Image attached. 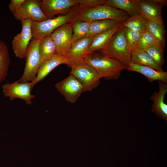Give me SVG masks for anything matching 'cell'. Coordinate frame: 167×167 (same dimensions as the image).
I'll return each instance as SVG.
<instances>
[{
    "instance_id": "cell-24",
    "label": "cell",
    "mask_w": 167,
    "mask_h": 167,
    "mask_svg": "<svg viewBox=\"0 0 167 167\" xmlns=\"http://www.w3.org/2000/svg\"><path fill=\"white\" fill-rule=\"evenodd\" d=\"M10 64L9 51L5 43L0 40V84L5 80Z\"/></svg>"
},
{
    "instance_id": "cell-30",
    "label": "cell",
    "mask_w": 167,
    "mask_h": 167,
    "mask_svg": "<svg viewBox=\"0 0 167 167\" xmlns=\"http://www.w3.org/2000/svg\"><path fill=\"white\" fill-rule=\"evenodd\" d=\"M106 0H79V7L92 8L105 4Z\"/></svg>"
},
{
    "instance_id": "cell-29",
    "label": "cell",
    "mask_w": 167,
    "mask_h": 167,
    "mask_svg": "<svg viewBox=\"0 0 167 167\" xmlns=\"http://www.w3.org/2000/svg\"><path fill=\"white\" fill-rule=\"evenodd\" d=\"M143 34L125 27V38L128 46L131 51L137 46Z\"/></svg>"
},
{
    "instance_id": "cell-9",
    "label": "cell",
    "mask_w": 167,
    "mask_h": 167,
    "mask_svg": "<svg viewBox=\"0 0 167 167\" xmlns=\"http://www.w3.org/2000/svg\"><path fill=\"white\" fill-rule=\"evenodd\" d=\"M20 22L22 25L21 31L14 37L12 45L15 57L22 59L25 58L27 48L32 38V20L28 19Z\"/></svg>"
},
{
    "instance_id": "cell-10",
    "label": "cell",
    "mask_w": 167,
    "mask_h": 167,
    "mask_svg": "<svg viewBox=\"0 0 167 167\" xmlns=\"http://www.w3.org/2000/svg\"><path fill=\"white\" fill-rule=\"evenodd\" d=\"M55 87L66 100L71 103L75 102L81 94L84 92L82 85L71 74L63 80L56 83Z\"/></svg>"
},
{
    "instance_id": "cell-23",
    "label": "cell",
    "mask_w": 167,
    "mask_h": 167,
    "mask_svg": "<svg viewBox=\"0 0 167 167\" xmlns=\"http://www.w3.org/2000/svg\"><path fill=\"white\" fill-rule=\"evenodd\" d=\"M123 25L143 34L147 30V19L141 13L130 16L122 22Z\"/></svg>"
},
{
    "instance_id": "cell-8",
    "label": "cell",
    "mask_w": 167,
    "mask_h": 167,
    "mask_svg": "<svg viewBox=\"0 0 167 167\" xmlns=\"http://www.w3.org/2000/svg\"><path fill=\"white\" fill-rule=\"evenodd\" d=\"M72 22L65 23L50 35L56 45L57 54L66 57L72 44Z\"/></svg>"
},
{
    "instance_id": "cell-19",
    "label": "cell",
    "mask_w": 167,
    "mask_h": 167,
    "mask_svg": "<svg viewBox=\"0 0 167 167\" xmlns=\"http://www.w3.org/2000/svg\"><path fill=\"white\" fill-rule=\"evenodd\" d=\"M105 5L121 9L130 16L141 13L139 0H106Z\"/></svg>"
},
{
    "instance_id": "cell-15",
    "label": "cell",
    "mask_w": 167,
    "mask_h": 167,
    "mask_svg": "<svg viewBox=\"0 0 167 167\" xmlns=\"http://www.w3.org/2000/svg\"><path fill=\"white\" fill-rule=\"evenodd\" d=\"M157 81L159 91L154 92L150 97L152 102V111L167 121V105L164 101L167 92V84L161 81Z\"/></svg>"
},
{
    "instance_id": "cell-1",
    "label": "cell",
    "mask_w": 167,
    "mask_h": 167,
    "mask_svg": "<svg viewBox=\"0 0 167 167\" xmlns=\"http://www.w3.org/2000/svg\"><path fill=\"white\" fill-rule=\"evenodd\" d=\"M83 62L92 67L101 78L107 80L118 79L122 71L127 67L117 59L94 52L87 54Z\"/></svg>"
},
{
    "instance_id": "cell-18",
    "label": "cell",
    "mask_w": 167,
    "mask_h": 167,
    "mask_svg": "<svg viewBox=\"0 0 167 167\" xmlns=\"http://www.w3.org/2000/svg\"><path fill=\"white\" fill-rule=\"evenodd\" d=\"M122 22H120L117 26L109 30L95 36L88 49L87 54L102 49L114 34L123 26Z\"/></svg>"
},
{
    "instance_id": "cell-31",
    "label": "cell",
    "mask_w": 167,
    "mask_h": 167,
    "mask_svg": "<svg viewBox=\"0 0 167 167\" xmlns=\"http://www.w3.org/2000/svg\"><path fill=\"white\" fill-rule=\"evenodd\" d=\"M25 0H11L9 8L13 14L16 13Z\"/></svg>"
},
{
    "instance_id": "cell-6",
    "label": "cell",
    "mask_w": 167,
    "mask_h": 167,
    "mask_svg": "<svg viewBox=\"0 0 167 167\" xmlns=\"http://www.w3.org/2000/svg\"><path fill=\"white\" fill-rule=\"evenodd\" d=\"M70 67V74L75 77L82 85L84 91H91L96 88L100 83L101 78L94 69L82 62L72 63Z\"/></svg>"
},
{
    "instance_id": "cell-26",
    "label": "cell",
    "mask_w": 167,
    "mask_h": 167,
    "mask_svg": "<svg viewBox=\"0 0 167 167\" xmlns=\"http://www.w3.org/2000/svg\"><path fill=\"white\" fill-rule=\"evenodd\" d=\"M91 22L75 20L72 22V43L86 36L89 29Z\"/></svg>"
},
{
    "instance_id": "cell-28",
    "label": "cell",
    "mask_w": 167,
    "mask_h": 167,
    "mask_svg": "<svg viewBox=\"0 0 167 167\" xmlns=\"http://www.w3.org/2000/svg\"><path fill=\"white\" fill-rule=\"evenodd\" d=\"M159 44H161L158 42L147 30L142 35L138 45L135 49L145 51L150 47Z\"/></svg>"
},
{
    "instance_id": "cell-14",
    "label": "cell",
    "mask_w": 167,
    "mask_h": 167,
    "mask_svg": "<svg viewBox=\"0 0 167 167\" xmlns=\"http://www.w3.org/2000/svg\"><path fill=\"white\" fill-rule=\"evenodd\" d=\"M61 64H65L69 66L71 62L67 57L57 54L42 61L35 79L32 82V89L36 84L42 81L55 68Z\"/></svg>"
},
{
    "instance_id": "cell-12",
    "label": "cell",
    "mask_w": 167,
    "mask_h": 167,
    "mask_svg": "<svg viewBox=\"0 0 167 167\" xmlns=\"http://www.w3.org/2000/svg\"><path fill=\"white\" fill-rule=\"evenodd\" d=\"M79 0H42L40 7L49 19L55 15L69 12L71 8L79 4Z\"/></svg>"
},
{
    "instance_id": "cell-21",
    "label": "cell",
    "mask_w": 167,
    "mask_h": 167,
    "mask_svg": "<svg viewBox=\"0 0 167 167\" xmlns=\"http://www.w3.org/2000/svg\"><path fill=\"white\" fill-rule=\"evenodd\" d=\"M120 22L109 19L91 21L88 32L86 36L94 37L97 35L112 28Z\"/></svg>"
},
{
    "instance_id": "cell-2",
    "label": "cell",
    "mask_w": 167,
    "mask_h": 167,
    "mask_svg": "<svg viewBox=\"0 0 167 167\" xmlns=\"http://www.w3.org/2000/svg\"><path fill=\"white\" fill-rule=\"evenodd\" d=\"M130 15L126 12L105 5L83 8L79 7L75 20L91 22L101 20H112L123 22Z\"/></svg>"
},
{
    "instance_id": "cell-5",
    "label": "cell",
    "mask_w": 167,
    "mask_h": 167,
    "mask_svg": "<svg viewBox=\"0 0 167 167\" xmlns=\"http://www.w3.org/2000/svg\"><path fill=\"white\" fill-rule=\"evenodd\" d=\"M40 39L32 38L27 48L25 58L26 63L23 74L18 80L20 83L32 82L35 79L42 62L39 50Z\"/></svg>"
},
{
    "instance_id": "cell-27",
    "label": "cell",
    "mask_w": 167,
    "mask_h": 167,
    "mask_svg": "<svg viewBox=\"0 0 167 167\" xmlns=\"http://www.w3.org/2000/svg\"><path fill=\"white\" fill-rule=\"evenodd\" d=\"M165 47V45L159 44L150 47L145 51L152 58L157 66L161 69L165 61L164 56Z\"/></svg>"
},
{
    "instance_id": "cell-13",
    "label": "cell",
    "mask_w": 167,
    "mask_h": 167,
    "mask_svg": "<svg viewBox=\"0 0 167 167\" xmlns=\"http://www.w3.org/2000/svg\"><path fill=\"white\" fill-rule=\"evenodd\" d=\"M141 14L146 18L164 24L161 11L166 0H139Z\"/></svg>"
},
{
    "instance_id": "cell-16",
    "label": "cell",
    "mask_w": 167,
    "mask_h": 167,
    "mask_svg": "<svg viewBox=\"0 0 167 167\" xmlns=\"http://www.w3.org/2000/svg\"><path fill=\"white\" fill-rule=\"evenodd\" d=\"M94 37L85 36L72 43L66 56L70 61V66L72 63L83 62Z\"/></svg>"
},
{
    "instance_id": "cell-3",
    "label": "cell",
    "mask_w": 167,
    "mask_h": 167,
    "mask_svg": "<svg viewBox=\"0 0 167 167\" xmlns=\"http://www.w3.org/2000/svg\"><path fill=\"white\" fill-rule=\"evenodd\" d=\"M125 29L123 26L101 50L104 55L119 61L127 67L131 62V51L125 38Z\"/></svg>"
},
{
    "instance_id": "cell-22",
    "label": "cell",
    "mask_w": 167,
    "mask_h": 167,
    "mask_svg": "<svg viewBox=\"0 0 167 167\" xmlns=\"http://www.w3.org/2000/svg\"><path fill=\"white\" fill-rule=\"evenodd\" d=\"M39 50L42 62L57 54L56 45L50 35L40 39Z\"/></svg>"
},
{
    "instance_id": "cell-17",
    "label": "cell",
    "mask_w": 167,
    "mask_h": 167,
    "mask_svg": "<svg viewBox=\"0 0 167 167\" xmlns=\"http://www.w3.org/2000/svg\"><path fill=\"white\" fill-rule=\"evenodd\" d=\"M126 69L129 71L140 73L148 79L152 83L155 81H161L164 83L167 82V71L156 70L149 66L139 65L131 62Z\"/></svg>"
},
{
    "instance_id": "cell-11",
    "label": "cell",
    "mask_w": 167,
    "mask_h": 167,
    "mask_svg": "<svg viewBox=\"0 0 167 167\" xmlns=\"http://www.w3.org/2000/svg\"><path fill=\"white\" fill-rule=\"evenodd\" d=\"M41 1L40 0H25L18 11L13 14L14 17L20 21L29 19L37 22L49 19L41 9Z\"/></svg>"
},
{
    "instance_id": "cell-4",
    "label": "cell",
    "mask_w": 167,
    "mask_h": 167,
    "mask_svg": "<svg viewBox=\"0 0 167 167\" xmlns=\"http://www.w3.org/2000/svg\"><path fill=\"white\" fill-rule=\"evenodd\" d=\"M79 8L76 6L71 9L68 13L59 15L55 18L48 19L41 22L32 20V38L39 40L50 35L57 28L65 23L73 22Z\"/></svg>"
},
{
    "instance_id": "cell-7",
    "label": "cell",
    "mask_w": 167,
    "mask_h": 167,
    "mask_svg": "<svg viewBox=\"0 0 167 167\" xmlns=\"http://www.w3.org/2000/svg\"><path fill=\"white\" fill-rule=\"evenodd\" d=\"M2 92L5 97L11 100L19 98L24 100L28 105L32 104V100L35 97L31 94L32 90L31 82L20 83L18 80L12 83H7L2 87Z\"/></svg>"
},
{
    "instance_id": "cell-25",
    "label": "cell",
    "mask_w": 167,
    "mask_h": 167,
    "mask_svg": "<svg viewBox=\"0 0 167 167\" xmlns=\"http://www.w3.org/2000/svg\"><path fill=\"white\" fill-rule=\"evenodd\" d=\"M147 30L158 42L165 45V30L164 24L147 19Z\"/></svg>"
},
{
    "instance_id": "cell-20",
    "label": "cell",
    "mask_w": 167,
    "mask_h": 167,
    "mask_svg": "<svg viewBox=\"0 0 167 167\" xmlns=\"http://www.w3.org/2000/svg\"><path fill=\"white\" fill-rule=\"evenodd\" d=\"M131 62L139 65L150 67L158 71H163L155 63L152 58L145 51L135 49L131 52Z\"/></svg>"
}]
</instances>
